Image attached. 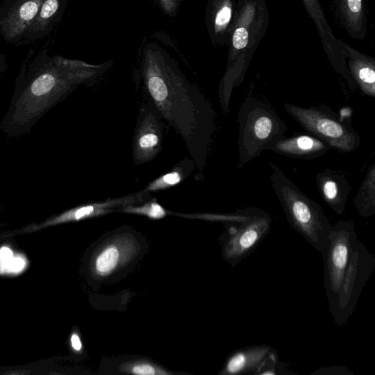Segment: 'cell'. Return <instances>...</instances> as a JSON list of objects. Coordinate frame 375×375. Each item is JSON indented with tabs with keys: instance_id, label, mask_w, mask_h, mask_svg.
I'll return each mask as SVG.
<instances>
[{
	"instance_id": "6da1fadb",
	"label": "cell",
	"mask_w": 375,
	"mask_h": 375,
	"mask_svg": "<svg viewBox=\"0 0 375 375\" xmlns=\"http://www.w3.org/2000/svg\"><path fill=\"white\" fill-rule=\"evenodd\" d=\"M133 78L164 121L183 139L203 179L215 129L213 104L188 80L175 59L153 41L140 49Z\"/></svg>"
},
{
	"instance_id": "7a4b0ae2",
	"label": "cell",
	"mask_w": 375,
	"mask_h": 375,
	"mask_svg": "<svg viewBox=\"0 0 375 375\" xmlns=\"http://www.w3.org/2000/svg\"><path fill=\"white\" fill-rule=\"evenodd\" d=\"M114 66V62L90 64L47 49H31L22 62L11 102L0 131L15 138L30 133L46 112L82 85L94 86Z\"/></svg>"
},
{
	"instance_id": "3957f363",
	"label": "cell",
	"mask_w": 375,
	"mask_h": 375,
	"mask_svg": "<svg viewBox=\"0 0 375 375\" xmlns=\"http://www.w3.org/2000/svg\"><path fill=\"white\" fill-rule=\"evenodd\" d=\"M270 13L265 0H239L229 43L225 72L219 84V104L228 115L231 97L244 82L253 54L268 30Z\"/></svg>"
},
{
	"instance_id": "277c9868",
	"label": "cell",
	"mask_w": 375,
	"mask_h": 375,
	"mask_svg": "<svg viewBox=\"0 0 375 375\" xmlns=\"http://www.w3.org/2000/svg\"><path fill=\"white\" fill-rule=\"evenodd\" d=\"M270 182L291 227L325 256L332 225L323 208L296 186L280 168L269 164Z\"/></svg>"
},
{
	"instance_id": "5b68a950",
	"label": "cell",
	"mask_w": 375,
	"mask_h": 375,
	"mask_svg": "<svg viewBox=\"0 0 375 375\" xmlns=\"http://www.w3.org/2000/svg\"><path fill=\"white\" fill-rule=\"evenodd\" d=\"M238 122V169L260 156L264 150H268L272 144L285 136L287 130V125L274 108L251 92L241 104Z\"/></svg>"
},
{
	"instance_id": "8992f818",
	"label": "cell",
	"mask_w": 375,
	"mask_h": 375,
	"mask_svg": "<svg viewBox=\"0 0 375 375\" xmlns=\"http://www.w3.org/2000/svg\"><path fill=\"white\" fill-rule=\"evenodd\" d=\"M284 108L300 126L328 144L331 150L348 153L360 147L361 137L351 122L350 108H344L342 113L322 104L306 108L286 103Z\"/></svg>"
},
{
	"instance_id": "52a82bcc",
	"label": "cell",
	"mask_w": 375,
	"mask_h": 375,
	"mask_svg": "<svg viewBox=\"0 0 375 375\" xmlns=\"http://www.w3.org/2000/svg\"><path fill=\"white\" fill-rule=\"evenodd\" d=\"M225 233L224 260L234 267L249 256L270 231L272 218L263 209L250 207L238 210Z\"/></svg>"
},
{
	"instance_id": "ba28073f",
	"label": "cell",
	"mask_w": 375,
	"mask_h": 375,
	"mask_svg": "<svg viewBox=\"0 0 375 375\" xmlns=\"http://www.w3.org/2000/svg\"><path fill=\"white\" fill-rule=\"evenodd\" d=\"M359 241L353 221L340 220L332 225L329 246L323 258L325 262V290L331 314L337 306L347 265Z\"/></svg>"
},
{
	"instance_id": "9c48e42d",
	"label": "cell",
	"mask_w": 375,
	"mask_h": 375,
	"mask_svg": "<svg viewBox=\"0 0 375 375\" xmlns=\"http://www.w3.org/2000/svg\"><path fill=\"white\" fill-rule=\"evenodd\" d=\"M374 269V255L365 245L358 241L344 275L335 309L331 314L335 325L341 326L348 321Z\"/></svg>"
},
{
	"instance_id": "30bf717a",
	"label": "cell",
	"mask_w": 375,
	"mask_h": 375,
	"mask_svg": "<svg viewBox=\"0 0 375 375\" xmlns=\"http://www.w3.org/2000/svg\"><path fill=\"white\" fill-rule=\"evenodd\" d=\"M164 120L156 108L145 97L139 109L132 145L135 165L152 162L163 148Z\"/></svg>"
},
{
	"instance_id": "8fae6325",
	"label": "cell",
	"mask_w": 375,
	"mask_h": 375,
	"mask_svg": "<svg viewBox=\"0 0 375 375\" xmlns=\"http://www.w3.org/2000/svg\"><path fill=\"white\" fill-rule=\"evenodd\" d=\"M302 2L310 18L314 21L323 49L333 69L345 80L351 90H357L359 88L352 80L346 63L345 43L335 37L327 22L319 0H302Z\"/></svg>"
},
{
	"instance_id": "7c38bea8",
	"label": "cell",
	"mask_w": 375,
	"mask_h": 375,
	"mask_svg": "<svg viewBox=\"0 0 375 375\" xmlns=\"http://www.w3.org/2000/svg\"><path fill=\"white\" fill-rule=\"evenodd\" d=\"M45 0H1L0 36L7 44L18 47L24 31Z\"/></svg>"
},
{
	"instance_id": "4fadbf2b",
	"label": "cell",
	"mask_w": 375,
	"mask_h": 375,
	"mask_svg": "<svg viewBox=\"0 0 375 375\" xmlns=\"http://www.w3.org/2000/svg\"><path fill=\"white\" fill-rule=\"evenodd\" d=\"M68 0H45L24 31L18 47L45 38L59 25Z\"/></svg>"
},
{
	"instance_id": "5bb4252c",
	"label": "cell",
	"mask_w": 375,
	"mask_h": 375,
	"mask_svg": "<svg viewBox=\"0 0 375 375\" xmlns=\"http://www.w3.org/2000/svg\"><path fill=\"white\" fill-rule=\"evenodd\" d=\"M236 5V0H208L205 24L212 44L228 46Z\"/></svg>"
},
{
	"instance_id": "9a60e30c",
	"label": "cell",
	"mask_w": 375,
	"mask_h": 375,
	"mask_svg": "<svg viewBox=\"0 0 375 375\" xmlns=\"http://www.w3.org/2000/svg\"><path fill=\"white\" fill-rule=\"evenodd\" d=\"M331 150L329 145L312 134L284 136L269 147L268 150L292 159H314Z\"/></svg>"
},
{
	"instance_id": "2e32d148",
	"label": "cell",
	"mask_w": 375,
	"mask_h": 375,
	"mask_svg": "<svg viewBox=\"0 0 375 375\" xmlns=\"http://www.w3.org/2000/svg\"><path fill=\"white\" fill-rule=\"evenodd\" d=\"M317 186L322 199L338 215L345 213L352 186L345 174L326 169L316 176Z\"/></svg>"
},
{
	"instance_id": "e0dca14e",
	"label": "cell",
	"mask_w": 375,
	"mask_h": 375,
	"mask_svg": "<svg viewBox=\"0 0 375 375\" xmlns=\"http://www.w3.org/2000/svg\"><path fill=\"white\" fill-rule=\"evenodd\" d=\"M346 63L358 88L366 96L375 97V61L345 44Z\"/></svg>"
},
{
	"instance_id": "ac0fdd59",
	"label": "cell",
	"mask_w": 375,
	"mask_h": 375,
	"mask_svg": "<svg viewBox=\"0 0 375 375\" xmlns=\"http://www.w3.org/2000/svg\"><path fill=\"white\" fill-rule=\"evenodd\" d=\"M270 346H249L234 350L227 359L221 374H253L273 351Z\"/></svg>"
},
{
	"instance_id": "d6986e66",
	"label": "cell",
	"mask_w": 375,
	"mask_h": 375,
	"mask_svg": "<svg viewBox=\"0 0 375 375\" xmlns=\"http://www.w3.org/2000/svg\"><path fill=\"white\" fill-rule=\"evenodd\" d=\"M334 3L339 18L349 35L364 41L367 30L364 0H334Z\"/></svg>"
},
{
	"instance_id": "ffe728a7",
	"label": "cell",
	"mask_w": 375,
	"mask_h": 375,
	"mask_svg": "<svg viewBox=\"0 0 375 375\" xmlns=\"http://www.w3.org/2000/svg\"><path fill=\"white\" fill-rule=\"evenodd\" d=\"M133 246L131 241L126 240L112 241L106 245L94 259V271L100 277L110 275L131 258Z\"/></svg>"
},
{
	"instance_id": "44dd1931",
	"label": "cell",
	"mask_w": 375,
	"mask_h": 375,
	"mask_svg": "<svg viewBox=\"0 0 375 375\" xmlns=\"http://www.w3.org/2000/svg\"><path fill=\"white\" fill-rule=\"evenodd\" d=\"M194 169L195 164L192 159L186 157L178 163L172 170L149 183L143 190L145 192L151 193L173 187L189 177Z\"/></svg>"
},
{
	"instance_id": "7402d4cb",
	"label": "cell",
	"mask_w": 375,
	"mask_h": 375,
	"mask_svg": "<svg viewBox=\"0 0 375 375\" xmlns=\"http://www.w3.org/2000/svg\"><path fill=\"white\" fill-rule=\"evenodd\" d=\"M361 217L369 218L375 214V164L369 167L353 202Z\"/></svg>"
},
{
	"instance_id": "603a6c76",
	"label": "cell",
	"mask_w": 375,
	"mask_h": 375,
	"mask_svg": "<svg viewBox=\"0 0 375 375\" xmlns=\"http://www.w3.org/2000/svg\"><path fill=\"white\" fill-rule=\"evenodd\" d=\"M121 211L124 213L141 214L146 215L150 219H160L164 218L167 215V210L162 205L157 203L154 198L146 202L142 206H135V205H127L123 207Z\"/></svg>"
},
{
	"instance_id": "cb8c5ba5",
	"label": "cell",
	"mask_w": 375,
	"mask_h": 375,
	"mask_svg": "<svg viewBox=\"0 0 375 375\" xmlns=\"http://www.w3.org/2000/svg\"><path fill=\"white\" fill-rule=\"evenodd\" d=\"M279 367L278 352L275 350L271 352L262 363L261 365L255 371L254 375H275L278 374L277 371Z\"/></svg>"
},
{
	"instance_id": "d4e9b609",
	"label": "cell",
	"mask_w": 375,
	"mask_h": 375,
	"mask_svg": "<svg viewBox=\"0 0 375 375\" xmlns=\"http://www.w3.org/2000/svg\"><path fill=\"white\" fill-rule=\"evenodd\" d=\"M126 371L136 374L142 375H155V374H167L168 372L163 371L160 368L152 365L149 363H136L134 364L128 366L126 368Z\"/></svg>"
},
{
	"instance_id": "484cf974",
	"label": "cell",
	"mask_w": 375,
	"mask_h": 375,
	"mask_svg": "<svg viewBox=\"0 0 375 375\" xmlns=\"http://www.w3.org/2000/svg\"><path fill=\"white\" fill-rule=\"evenodd\" d=\"M155 2L164 14L174 18L179 12L182 0H155Z\"/></svg>"
},
{
	"instance_id": "4316f807",
	"label": "cell",
	"mask_w": 375,
	"mask_h": 375,
	"mask_svg": "<svg viewBox=\"0 0 375 375\" xmlns=\"http://www.w3.org/2000/svg\"><path fill=\"white\" fill-rule=\"evenodd\" d=\"M317 375H351L353 374L348 368L343 366H331L322 368L311 373Z\"/></svg>"
},
{
	"instance_id": "83f0119b",
	"label": "cell",
	"mask_w": 375,
	"mask_h": 375,
	"mask_svg": "<svg viewBox=\"0 0 375 375\" xmlns=\"http://www.w3.org/2000/svg\"><path fill=\"white\" fill-rule=\"evenodd\" d=\"M8 68V60L7 56L3 51L0 49V83L3 80V75L7 71Z\"/></svg>"
},
{
	"instance_id": "f1b7e54d",
	"label": "cell",
	"mask_w": 375,
	"mask_h": 375,
	"mask_svg": "<svg viewBox=\"0 0 375 375\" xmlns=\"http://www.w3.org/2000/svg\"><path fill=\"white\" fill-rule=\"evenodd\" d=\"M72 347L76 351L82 350V345L81 340L77 333H73L71 338Z\"/></svg>"
},
{
	"instance_id": "f546056e",
	"label": "cell",
	"mask_w": 375,
	"mask_h": 375,
	"mask_svg": "<svg viewBox=\"0 0 375 375\" xmlns=\"http://www.w3.org/2000/svg\"><path fill=\"white\" fill-rule=\"evenodd\" d=\"M11 256V251H10L9 249H8V248H3V249H2L1 251H0V256H1V258L3 259V260L10 258Z\"/></svg>"
},
{
	"instance_id": "4dcf8cb0",
	"label": "cell",
	"mask_w": 375,
	"mask_h": 375,
	"mask_svg": "<svg viewBox=\"0 0 375 375\" xmlns=\"http://www.w3.org/2000/svg\"><path fill=\"white\" fill-rule=\"evenodd\" d=\"M31 371L27 370H15L13 371H8V372L5 373V374H11V375H25L30 374Z\"/></svg>"
}]
</instances>
